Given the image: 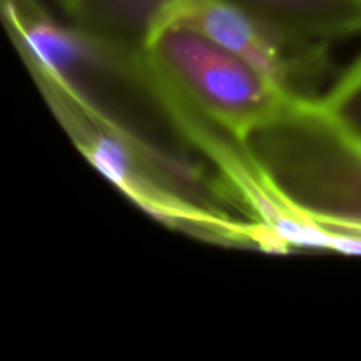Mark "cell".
<instances>
[{
  "instance_id": "cell-5",
  "label": "cell",
  "mask_w": 361,
  "mask_h": 361,
  "mask_svg": "<svg viewBox=\"0 0 361 361\" xmlns=\"http://www.w3.org/2000/svg\"><path fill=\"white\" fill-rule=\"evenodd\" d=\"M282 27L317 37L361 34V0H231Z\"/></svg>"
},
{
  "instance_id": "cell-6",
  "label": "cell",
  "mask_w": 361,
  "mask_h": 361,
  "mask_svg": "<svg viewBox=\"0 0 361 361\" xmlns=\"http://www.w3.org/2000/svg\"><path fill=\"white\" fill-rule=\"evenodd\" d=\"M328 115L361 141V53L317 97Z\"/></svg>"
},
{
  "instance_id": "cell-3",
  "label": "cell",
  "mask_w": 361,
  "mask_h": 361,
  "mask_svg": "<svg viewBox=\"0 0 361 361\" xmlns=\"http://www.w3.org/2000/svg\"><path fill=\"white\" fill-rule=\"evenodd\" d=\"M169 25L196 30L224 46L289 99L312 101L321 95L330 69L328 39L282 27L231 0H168L154 32Z\"/></svg>"
},
{
  "instance_id": "cell-1",
  "label": "cell",
  "mask_w": 361,
  "mask_h": 361,
  "mask_svg": "<svg viewBox=\"0 0 361 361\" xmlns=\"http://www.w3.org/2000/svg\"><path fill=\"white\" fill-rule=\"evenodd\" d=\"M279 196L334 231L361 235V141L317 99H291L245 137Z\"/></svg>"
},
{
  "instance_id": "cell-4",
  "label": "cell",
  "mask_w": 361,
  "mask_h": 361,
  "mask_svg": "<svg viewBox=\"0 0 361 361\" xmlns=\"http://www.w3.org/2000/svg\"><path fill=\"white\" fill-rule=\"evenodd\" d=\"M56 4L63 21L73 27L145 49L168 0H56Z\"/></svg>"
},
{
  "instance_id": "cell-2",
  "label": "cell",
  "mask_w": 361,
  "mask_h": 361,
  "mask_svg": "<svg viewBox=\"0 0 361 361\" xmlns=\"http://www.w3.org/2000/svg\"><path fill=\"white\" fill-rule=\"evenodd\" d=\"M145 53L162 80L243 140L291 101L256 67L190 28H157Z\"/></svg>"
}]
</instances>
